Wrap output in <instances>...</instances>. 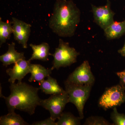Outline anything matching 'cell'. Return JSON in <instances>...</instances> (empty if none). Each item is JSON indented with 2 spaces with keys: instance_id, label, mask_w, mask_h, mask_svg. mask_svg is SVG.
<instances>
[{
  "instance_id": "6da1fadb",
  "label": "cell",
  "mask_w": 125,
  "mask_h": 125,
  "mask_svg": "<svg viewBox=\"0 0 125 125\" xmlns=\"http://www.w3.org/2000/svg\"><path fill=\"white\" fill-rule=\"evenodd\" d=\"M80 10L72 0H56L49 20V27L58 36L74 35L80 21Z\"/></svg>"
},
{
  "instance_id": "7a4b0ae2",
  "label": "cell",
  "mask_w": 125,
  "mask_h": 125,
  "mask_svg": "<svg viewBox=\"0 0 125 125\" xmlns=\"http://www.w3.org/2000/svg\"><path fill=\"white\" fill-rule=\"evenodd\" d=\"M10 95L5 99L9 112L19 110L33 115L42 99L38 94L39 88L22 82L10 83Z\"/></svg>"
},
{
  "instance_id": "3957f363",
  "label": "cell",
  "mask_w": 125,
  "mask_h": 125,
  "mask_svg": "<svg viewBox=\"0 0 125 125\" xmlns=\"http://www.w3.org/2000/svg\"><path fill=\"white\" fill-rule=\"evenodd\" d=\"M80 55L74 48L70 47L69 42H65L61 39H59V45L54 54L50 55L54 57L52 70H58L61 67L70 66L77 62V57Z\"/></svg>"
},
{
  "instance_id": "277c9868",
  "label": "cell",
  "mask_w": 125,
  "mask_h": 125,
  "mask_svg": "<svg viewBox=\"0 0 125 125\" xmlns=\"http://www.w3.org/2000/svg\"><path fill=\"white\" fill-rule=\"evenodd\" d=\"M65 91L69 96V102L76 107L79 117L83 118V109L85 103L89 97L92 86L78 85L65 82Z\"/></svg>"
},
{
  "instance_id": "5b68a950",
  "label": "cell",
  "mask_w": 125,
  "mask_h": 125,
  "mask_svg": "<svg viewBox=\"0 0 125 125\" xmlns=\"http://www.w3.org/2000/svg\"><path fill=\"white\" fill-rule=\"evenodd\" d=\"M125 103V89L120 84L107 89L99 101V106L105 110Z\"/></svg>"
},
{
  "instance_id": "8992f818",
  "label": "cell",
  "mask_w": 125,
  "mask_h": 125,
  "mask_svg": "<svg viewBox=\"0 0 125 125\" xmlns=\"http://www.w3.org/2000/svg\"><path fill=\"white\" fill-rule=\"evenodd\" d=\"M68 103H69V96L65 90L61 93L52 94L47 99H41L39 106L49 111L50 117L55 121L62 114Z\"/></svg>"
},
{
  "instance_id": "52a82bcc",
  "label": "cell",
  "mask_w": 125,
  "mask_h": 125,
  "mask_svg": "<svg viewBox=\"0 0 125 125\" xmlns=\"http://www.w3.org/2000/svg\"><path fill=\"white\" fill-rule=\"evenodd\" d=\"M94 81L95 78L89 62L85 61L69 75L65 82L76 85L93 86Z\"/></svg>"
},
{
  "instance_id": "ba28073f",
  "label": "cell",
  "mask_w": 125,
  "mask_h": 125,
  "mask_svg": "<svg viewBox=\"0 0 125 125\" xmlns=\"http://www.w3.org/2000/svg\"><path fill=\"white\" fill-rule=\"evenodd\" d=\"M92 7L94 22L104 30L114 22L115 13L111 9L109 0H107L106 4L103 6L92 4Z\"/></svg>"
},
{
  "instance_id": "9c48e42d",
  "label": "cell",
  "mask_w": 125,
  "mask_h": 125,
  "mask_svg": "<svg viewBox=\"0 0 125 125\" xmlns=\"http://www.w3.org/2000/svg\"><path fill=\"white\" fill-rule=\"evenodd\" d=\"M13 33L14 38L23 48L28 47L27 42L30 36L31 25L16 18H12Z\"/></svg>"
},
{
  "instance_id": "30bf717a",
  "label": "cell",
  "mask_w": 125,
  "mask_h": 125,
  "mask_svg": "<svg viewBox=\"0 0 125 125\" xmlns=\"http://www.w3.org/2000/svg\"><path fill=\"white\" fill-rule=\"evenodd\" d=\"M31 61L25 59L19 61L15 63L13 68H9L6 70V73L10 76L9 82L10 83L22 82V80L27 74L30 73V66Z\"/></svg>"
},
{
  "instance_id": "8fae6325",
  "label": "cell",
  "mask_w": 125,
  "mask_h": 125,
  "mask_svg": "<svg viewBox=\"0 0 125 125\" xmlns=\"http://www.w3.org/2000/svg\"><path fill=\"white\" fill-rule=\"evenodd\" d=\"M15 46L14 42L9 44L7 52L0 56V61L6 67L11 64H15L21 60L25 59L24 53L17 52L15 50Z\"/></svg>"
},
{
  "instance_id": "7c38bea8",
  "label": "cell",
  "mask_w": 125,
  "mask_h": 125,
  "mask_svg": "<svg viewBox=\"0 0 125 125\" xmlns=\"http://www.w3.org/2000/svg\"><path fill=\"white\" fill-rule=\"evenodd\" d=\"M51 69H46L41 65L38 64H30V73L31 76L29 79L30 82L37 81L40 83L45 79L46 77L52 73Z\"/></svg>"
},
{
  "instance_id": "4fadbf2b",
  "label": "cell",
  "mask_w": 125,
  "mask_h": 125,
  "mask_svg": "<svg viewBox=\"0 0 125 125\" xmlns=\"http://www.w3.org/2000/svg\"><path fill=\"white\" fill-rule=\"evenodd\" d=\"M47 80H44L39 83V88L44 93L47 94H54L61 93L65 90L59 85L56 79L49 75Z\"/></svg>"
},
{
  "instance_id": "5bb4252c",
  "label": "cell",
  "mask_w": 125,
  "mask_h": 125,
  "mask_svg": "<svg viewBox=\"0 0 125 125\" xmlns=\"http://www.w3.org/2000/svg\"><path fill=\"white\" fill-rule=\"evenodd\" d=\"M30 46L32 49L33 53L29 60L31 62L34 60H39L43 61L49 60L48 57L51 53L49 52L50 47L48 43L42 42L39 45L31 43Z\"/></svg>"
},
{
  "instance_id": "9a60e30c",
  "label": "cell",
  "mask_w": 125,
  "mask_h": 125,
  "mask_svg": "<svg viewBox=\"0 0 125 125\" xmlns=\"http://www.w3.org/2000/svg\"><path fill=\"white\" fill-rule=\"evenodd\" d=\"M104 32L108 40L120 38L125 34V20L121 22L114 21L104 30Z\"/></svg>"
},
{
  "instance_id": "2e32d148",
  "label": "cell",
  "mask_w": 125,
  "mask_h": 125,
  "mask_svg": "<svg viewBox=\"0 0 125 125\" xmlns=\"http://www.w3.org/2000/svg\"><path fill=\"white\" fill-rule=\"evenodd\" d=\"M0 125H28L20 115L16 113L15 111L9 112L7 115L0 117Z\"/></svg>"
},
{
  "instance_id": "e0dca14e",
  "label": "cell",
  "mask_w": 125,
  "mask_h": 125,
  "mask_svg": "<svg viewBox=\"0 0 125 125\" xmlns=\"http://www.w3.org/2000/svg\"><path fill=\"white\" fill-rule=\"evenodd\" d=\"M12 21L4 22L0 18V46L5 43L10 38L13 33Z\"/></svg>"
},
{
  "instance_id": "ac0fdd59",
  "label": "cell",
  "mask_w": 125,
  "mask_h": 125,
  "mask_svg": "<svg viewBox=\"0 0 125 125\" xmlns=\"http://www.w3.org/2000/svg\"><path fill=\"white\" fill-rule=\"evenodd\" d=\"M80 117L74 116L70 112H62L56 122L57 125H81Z\"/></svg>"
},
{
  "instance_id": "d6986e66",
  "label": "cell",
  "mask_w": 125,
  "mask_h": 125,
  "mask_svg": "<svg viewBox=\"0 0 125 125\" xmlns=\"http://www.w3.org/2000/svg\"><path fill=\"white\" fill-rule=\"evenodd\" d=\"M83 125H113L103 117L92 116L87 118Z\"/></svg>"
},
{
  "instance_id": "ffe728a7",
  "label": "cell",
  "mask_w": 125,
  "mask_h": 125,
  "mask_svg": "<svg viewBox=\"0 0 125 125\" xmlns=\"http://www.w3.org/2000/svg\"><path fill=\"white\" fill-rule=\"evenodd\" d=\"M111 118L115 125H125V114L118 113L116 107L113 108Z\"/></svg>"
},
{
  "instance_id": "44dd1931",
  "label": "cell",
  "mask_w": 125,
  "mask_h": 125,
  "mask_svg": "<svg viewBox=\"0 0 125 125\" xmlns=\"http://www.w3.org/2000/svg\"><path fill=\"white\" fill-rule=\"evenodd\" d=\"M32 125H57L55 121L51 117L47 118L43 120L34 122Z\"/></svg>"
},
{
  "instance_id": "7402d4cb",
  "label": "cell",
  "mask_w": 125,
  "mask_h": 125,
  "mask_svg": "<svg viewBox=\"0 0 125 125\" xmlns=\"http://www.w3.org/2000/svg\"><path fill=\"white\" fill-rule=\"evenodd\" d=\"M116 74L120 79V83L125 89V69L123 71L117 72Z\"/></svg>"
},
{
  "instance_id": "603a6c76",
  "label": "cell",
  "mask_w": 125,
  "mask_h": 125,
  "mask_svg": "<svg viewBox=\"0 0 125 125\" xmlns=\"http://www.w3.org/2000/svg\"><path fill=\"white\" fill-rule=\"evenodd\" d=\"M118 52L121 55L125 57V42L124 46L121 49L118 50Z\"/></svg>"
}]
</instances>
